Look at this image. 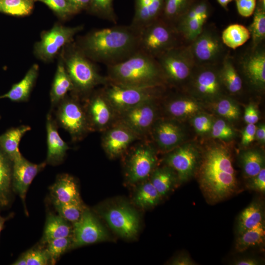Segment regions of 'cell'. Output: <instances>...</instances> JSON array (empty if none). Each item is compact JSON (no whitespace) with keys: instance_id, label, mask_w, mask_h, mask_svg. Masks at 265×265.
<instances>
[{"instance_id":"cell-54","label":"cell","mask_w":265,"mask_h":265,"mask_svg":"<svg viewBox=\"0 0 265 265\" xmlns=\"http://www.w3.org/2000/svg\"><path fill=\"white\" fill-rule=\"evenodd\" d=\"M175 265H194L195 263L188 255H182L174 259L170 263Z\"/></svg>"},{"instance_id":"cell-49","label":"cell","mask_w":265,"mask_h":265,"mask_svg":"<svg viewBox=\"0 0 265 265\" xmlns=\"http://www.w3.org/2000/svg\"><path fill=\"white\" fill-rule=\"evenodd\" d=\"M192 125L197 132L204 134L211 131L212 123V119L208 116L199 114L193 118Z\"/></svg>"},{"instance_id":"cell-18","label":"cell","mask_w":265,"mask_h":265,"mask_svg":"<svg viewBox=\"0 0 265 265\" xmlns=\"http://www.w3.org/2000/svg\"><path fill=\"white\" fill-rule=\"evenodd\" d=\"M153 100L132 107L124 112V125L135 133H142L152 125L156 117Z\"/></svg>"},{"instance_id":"cell-32","label":"cell","mask_w":265,"mask_h":265,"mask_svg":"<svg viewBox=\"0 0 265 265\" xmlns=\"http://www.w3.org/2000/svg\"><path fill=\"white\" fill-rule=\"evenodd\" d=\"M107 101L104 95H97L90 101L88 110L93 124L98 127H103L109 122L111 111Z\"/></svg>"},{"instance_id":"cell-43","label":"cell","mask_w":265,"mask_h":265,"mask_svg":"<svg viewBox=\"0 0 265 265\" xmlns=\"http://www.w3.org/2000/svg\"><path fill=\"white\" fill-rule=\"evenodd\" d=\"M33 8L31 0H0V12L14 16L29 14Z\"/></svg>"},{"instance_id":"cell-11","label":"cell","mask_w":265,"mask_h":265,"mask_svg":"<svg viewBox=\"0 0 265 265\" xmlns=\"http://www.w3.org/2000/svg\"><path fill=\"white\" fill-rule=\"evenodd\" d=\"M201 156L192 144L181 146L168 155L166 162L176 173L178 182L183 183L188 181L196 173Z\"/></svg>"},{"instance_id":"cell-8","label":"cell","mask_w":265,"mask_h":265,"mask_svg":"<svg viewBox=\"0 0 265 265\" xmlns=\"http://www.w3.org/2000/svg\"><path fill=\"white\" fill-rule=\"evenodd\" d=\"M104 96L114 108L125 111L140 104L153 100L160 87H143L126 86L111 82Z\"/></svg>"},{"instance_id":"cell-22","label":"cell","mask_w":265,"mask_h":265,"mask_svg":"<svg viewBox=\"0 0 265 265\" xmlns=\"http://www.w3.org/2000/svg\"><path fill=\"white\" fill-rule=\"evenodd\" d=\"M50 190L53 202L64 203L81 200L76 181L68 174L59 176Z\"/></svg>"},{"instance_id":"cell-7","label":"cell","mask_w":265,"mask_h":265,"mask_svg":"<svg viewBox=\"0 0 265 265\" xmlns=\"http://www.w3.org/2000/svg\"><path fill=\"white\" fill-rule=\"evenodd\" d=\"M66 67L74 89L86 92L107 81L99 74L94 64L81 50L71 53L66 60Z\"/></svg>"},{"instance_id":"cell-24","label":"cell","mask_w":265,"mask_h":265,"mask_svg":"<svg viewBox=\"0 0 265 265\" xmlns=\"http://www.w3.org/2000/svg\"><path fill=\"white\" fill-rule=\"evenodd\" d=\"M234 61L229 53L218 66L219 77L222 85L231 94L239 93L243 86L242 80Z\"/></svg>"},{"instance_id":"cell-1","label":"cell","mask_w":265,"mask_h":265,"mask_svg":"<svg viewBox=\"0 0 265 265\" xmlns=\"http://www.w3.org/2000/svg\"><path fill=\"white\" fill-rule=\"evenodd\" d=\"M197 170L200 188L209 203L223 201L238 189L231 154L222 145L207 148L201 156Z\"/></svg>"},{"instance_id":"cell-58","label":"cell","mask_w":265,"mask_h":265,"mask_svg":"<svg viewBox=\"0 0 265 265\" xmlns=\"http://www.w3.org/2000/svg\"><path fill=\"white\" fill-rule=\"evenodd\" d=\"M218 4L225 10H228L229 4L235 0H216Z\"/></svg>"},{"instance_id":"cell-55","label":"cell","mask_w":265,"mask_h":265,"mask_svg":"<svg viewBox=\"0 0 265 265\" xmlns=\"http://www.w3.org/2000/svg\"><path fill=\"white\" fill-rule=\"evenodd\" d=\"M71 5L78 11L89 5L91 0H68Z\"/></svg>"},{"instance_id":"cell-59","label":"cell","mask_w":265,"mask_h":265,"mask_svg":"<svg viewBox=\"0 0 265 265\" xmlns=\"http://www.w3.org/2000/svg\"><path fill=\"white\" fill-rule=\"evenodd\" d=\"M12 216V215L10 214L6 217H3L0 215V233L3 228L5 222L7 220L10 219V217H11Z\"/></svg>"},{"instance_id":"cell-16","label":"cell","mask_w":265,"mask_h":265,"mask_svg":"<svg viewBox=\"0 0 265 265\" xmlns=\"http://www.w3.org/2000/svg\"><path fill=\"white\" fill-rule=\"evenodd\" d=\"M157 162L154 150L147 146H141L132 154L129 161L128 177L132 183L146 179L152 172Z\"/></svg>"},{"instance_id":"cell-4","label":"cell","mask_w":265,"mask_h":265,"mask_svg":"<svg viewBox=\"0 0 265 265\" xmlns=\"http://www.w3.org/2000/svg\"><path fill=\"white\" fill-rule=\"evenodd\" d=\"M184 45L175 26L162 17L139 32V50L156 59L166 52Z\"/></svg>"},{"instance_id":"cell-5","label":"cell","mask_w":265,"mask_h":265,"mask_svg":"<svg viewBox=\"0 0 265 265\" xmlns=\"http://www.w3.org/2000/svg\"><path fill=\"white\" fill-rule=\"evenodd\" d=\"M187 45L195 66H218L229 53L212 24L206 23L200 34Z\"/></svg>"},{"instance_id":"cell-50","label":"cell","mask_w":265,"mask_h":265,"mask_svg":"<svg viewBox=\"0 0 265 265\" xmlns=\"http://www.w3.org/2000/svg\"><path fill=\"white\" fill-rule=\"evenodd\" d=\"M238 13L242 17L252 16L255 10L257 0H235Z\"/></svg>"},{"instance_id":"cell-41","label":"cell","mask_w":265,"mask_h":265,"mask_svg":"<svg viewBox=\"0 0 265 265\" xmlns=\"http://www.w3.org/2000/svg\"><path fill=\"white\" fill-rule=\"evenodd\" d=\"M51 264L50 256L46 248L35 247L21 255L12 265H46Z\"/></svg>"},{"instance_id":"cell-20","label":"cell","mask_w":265,"mask_h":265,"mask_svg":"<svg viewBox=\"0 0 265 265\" xmlns=\"http://www.w3.org/2000/svg\"><path fill=\"white\" fill-rule=\"evenodd\" d=\"M57 123L50 113L46 119L47 157L46 163L56 165L62 162L69 147L60 136L57 129Z\"/></svg>"},{"instance_id":"cell-6","label":"cell","mask_w":265,"mask_h":265,"mask_svg":"<svg viewBox=\"0 0 265 265\" xmlns=\"http://www.w3.org/2000/svg\"><path fill=\"white\" fill-rule=\"evenodd\" d=\"M165 80L175 84L189 80L195 67L187 45L173 48L156 58Z\"/></svg>"},{"instance_id":"cell-57","label":"cell","mask_w":265,"mask_h":265,"mask_svg":"<svg viewBox=\"0 0 265 265\" xmlns=\"http://www.w3.org/2000/svg\"><path fill=\"white\" fill-rule=\"evenodd\" d=\"M260 262L257 259L253 258H246L238 260L234 263L236 265H258Z\"/></svg>"},{"instance_id":"cell-19","label":"cell","mask_w":265,"mask_h":265,"mask_svg":"<svg viewBox=\"0 0 265 265\" xmlns=\"http://www.w3.org/2000/svg\"><path fill=\"white\" fill-rule=\"evenodd\" d=\"M163 0H134V13L130 26L139 32L162 16Z\"/></svg>"},{"instance_id":"cell-13","label":"cell","mask_w":265,"mask_h":265,"mask_svg":"<svg viewBox=\"0 0 265 265\" xmlns=\"http://www.w3.org/2000/svg\"><path fill=\"white\" fill-rule=\"evenodd\" d=\"M218 66H195L189 80L195 94L205 98H214L221 94L223 86Z\"/></svg>"},{"instance_id":"cell-35","label":"cell","mask_w":265,"mask_h":265,"mask_svg":"<svg viewBox=\"0 0 265 265\" xmlns=\"http://www.w3.org/2000/svg\"><path fill=\"white\" fill-rule=\"evenodd\" d=\"M177 181L178 180L176 173L169 166L155 170L150 181L161 197L171 190Z\"/></svg>"},{"instance_id":"cell-40","label":"cell","mask_w":265,"mask_h":265,"mask_svg":"<svg viewBox=\"0 0 265 265\" xmlns=\"http://www.w3.org/2000/svg\"><path fill=\"white\" fill-rule=\"evenodd\" d=\"M207 22L197 18L178 22L175 25L185 45L192 42L201 32Z\"/></svg>"},{"instance_id":"cell-10","label":"cell","mask_w":265,"mask_h":265,"mask_svg":"<svg viewBox=\"0 0 265 265\" xmlns=\"http://www.w3.org/2000/svg\"><path fill=\"white\" fill-rule=\"evenodd\" d=\"M73 224L71 248L95 243L108 238L107 231L96 216L87 208L80 219Z\"/></svg>"},{"instance_id":"cell-52","label":"cell","mask_w":265,"mask_h":265,"mask_svg":"<svg viewBox=\"0 0 265 265\" xmlns=\"http://www.w3.org/2000/svg\"><path fill=\"white\" fill-rule=\"evenodd\" d=\"M256 128L255 124H247L242 132L241 143L243 146H247L254 140Z\"/></svg>"},{"instance_id":"cell-47","label":"cell","mask_w":265,"mask_h":265,"mask_svg":"<svg viewBox=\"0 0 265 265\" xmlns=\"http://www.w3.org/2000/svg\"><path fill=\"white\" fill-rule=\"evenodd\" d=\"M46 4L62 17H66L78 11L68 0H37Z\"/></svg>"},{"instance_id":"cell-51","label":"cell","mask_w":265,"mask_h":265,"mask_svg":"<svg viewBox=\"0 0 265 265\" xmlns=\"http://www.w3.org/2000/svg\"><path fill=\"white\" fill-rule=\"evenodd\" d=\"M247 184L249 189L259 192H265V169L263 167L260 172L253 178H250Z\"/></svg>"},{"instance_id":"cell-14","label":"cell","mask_w":265,"mask_h":265,"mask_svg":"<svg viewBox=\"0 0 265 265\" xmlns=\"http://www.w3.org/2000/svg\"><path fill=\"white\" fill-rule=\"evenodd\" d=\"M82 28V26H54L43 34L41 40L37 43L36 46L37 55L45 60L52 58L61 48L72 41L75 34Z\"/></svg>"},{"instance_id":"cell-2","label":"cell","mask_w":265,"mask_h":265,"mask_svg":"<svg viewBox=\"0 0 265 265\" xmlns=\"http://www.w3.org/2000/svg\"><path fill=\"white\" fill-rule=\"evenodd\" d=\"M139 50V32L130 25L93 31L83 39L81 51L88 57L108 66L125 60Z\"/></svg>"},{"instance_id":"cell-37","label":"cell","mask_w":265,"mask_h":265,"mask_svg":"<svg viewBox=\"0 0 265 265\" xmlns=\"http://www.w3.org/2000/svg\"><path fill=\"white\" fill-rule=\"evenodd\" d=\"M195 0H163V8L161 17L175 26Z\"/></svg>"},{"instance_id":"cell-26","label":"cell","mask_w":265,"mask_h":265,"mask_svg":"<svg viewBox=\"0 0 265 265\" xmlns=\"http://www.w3.org/2000/svg\"><path fill=\"white\" fill-rule=\"evenodd\" d=\"M38 70V65H33L24 78L14 84L8 92L0 96V99L8 98L18 102L27 101L37 77Z\"/></svg>"},{"instance_id":"cell-34","label":"cell","mask_w":265,"mask_h":265,"mask_svg":"<svg viewBox=\"0 0 265 265\" xmlns=\"http://www.w3.org/2000/svg\"><path fill=\"white\" fill-rule=\"evenodd\" d=\"M265 237V227L264 221L238 235L235 248L238 252H244L251 247L263 244Z\"/></svg>"},{"instance_id":"cell-36","label":"cell","mask_w":265,"mask_h":265,"mask_svg":"<svg viewBox=\"0 0 265 265\" xmlns=\"http://www.w3.org/2000/svg\"><path fill=\"white\" fill-rule=\"evenodd\" d=\"M240 157L243 173L246 178H253L264 167V157L259 151L250 150L244 151Z\"/></svg>"},{"instance_id":"cell-17","label":"cell","mask_w":265,"mask_h":265,"mask_svg":"<svg viewBox=\"0 0 265 265\" xmlns=\"http://www.w3.org/2000/svg\"><path fill=\"white\" fill-rule=\"evenodd\" d=\"M46 163V162L32 163L23 157L13 162L12 190L19 194L23 201H25L27 190L33 179L45 167Z\"/></svg>"},{"instance_id":"cell-38","label":"cell","mask_w":265,"mask_h":265,"mask_svg":"<svg viewBox=\"0 0 265 265\" xmlns=\"http://www.w3.org/2000/svg\"><path fill=\"white\" fill-rule=\"evenodd\" d=\"M200 109V106L195 100L187 97L173 100L167 107L169 114L179 118L194 115Z\"/></svg>"},{"instance_id":"cell-45","label":"cell","mask_w":265,"mask_h":265,"mask_svg":"<svg viewBox=\"0 0 265 265\" xmlns=\"http://www.w3.org/2000/svg\"><path fill=\"white\" fill-rule=\"evenodd\" d=\"M97 15L113 23H116L117 17L113 7V0H91L89 5Z\"/></svg>"},{"instance_id":"cell-46","label":"cell","mask_w":265,"mask_h":265,"mask_svg":"<svg viewBox=\"0 0 265 265\" xmlns=\"http://www.w3.org/2000/svg\"><path fill=\"white\" fill-rule=\"evenodd\" d=\"M216 111L220 115L230 120L238 118L240 111L238 106L228 98H222L216 103Z\"/></svg>"},{"instance_id":"cell-21","label":"cell","mask_w":265,"mask_h":265,"mask_svg":"<svg viewBox=\"0 0 265 265\" xmlns=\"http://www.w3.org/2000/svg\"><path fill=\"white\" fill-rule=\"evenodd\" d=\"M135 134L125 125L114 127L106 133L103 140L104 147L110 156H118L134 140Z\"/></svg>"},{"instance_id":"cell-15","label":"cell","mask_w":265,"mask_h":265,"mask_svg":"<svg viewBox=\"0 0 265 265\" xmlns=\"http://www.w3.org/2000/svg\"><path fill=\"white\" fill-rule=\"evenodd\" d=\"M264 43L251 48L240 59L242 71L253 86L263 89L265 85V48Z\"/></svg>"},{"instance_id":"cell-25","label":"cell","mask_w":265,"mask_h":265,"mask_svg":"<svg viewBox=\"0 0 265 265\" xmlns=\"http://www.w3.org/2000/svg\"><path fill=\"white\" fill-rule=\"evenodd\" d=\"M30 130V127L23 125L10 129L0 135V148L12 162L23 157L19 149V143Z\"/></svg>"},{"instance_id":"cell-33","label":"cell","mask_w":265,"mask_h":265,"mask_svg":"<svg viewBox=\"0 0 265 265\" xmlns=\"http://www.w3.org/2000/svg\"><path fill=\"white\" fill-rule=\"evenodd\" d=\"M221 37L226 47L235 50L250 38V33L248 28L244 26L233 24L229 25L222 31Z\"/></svg>"},{"instance_id":"cell-9","label":"cell","mask_w":265,"mask_h":265,"mask_svg":"<svg viewBox=\"0 0 265 265\" xmlns=\"http://www.w3.org/2000/svg\"><path fill=\"white\" fill-rule=\"evenodd\" d=\"M100 212L110 227L120 237L132 238L138 232L139 216L136 212L128 204L113 205Z\"/></svg>"},{"instance_id":"cell-29","label":"cell","mask_w":265,"mask_h":265,"mask_svg":"<svg viewBox=\"0 0 265 265\" xmlns=\"http://www.w3.org/2000/svg\"><path fill=\"white\" fill-rule=\"evenodd\" d=\"M73 89V82L63 63L60 62L57 66L50 93L52 106L57 105L68 92Z\"/></svg>"},{"instance_id":"cell-30","label":"cell","mask_w":265,"mask_h":265,"mask_svg":"<svg viewBox=\"0 0 265 265\" xmlns=\"http://www.w3.org/2000/svg\"><path fill=\"white\" fill-rule=\"evenodd\" d=\"M264 209L261 203L253 201L240 213L237 226L238 235L264 221Z\"/></svg>"},{"instance_id":"cell-42","label":"cell","mask_w":265,"mask_h":265,"mask_svg":"<svg viewBox=\"0 0 265 265\" xmlns=\"http://www.w3.org/2000/svg\"><path fill=\"white\" fill-rule=\"evenodd\" d=\"M59 215L74 223L78 221L86 208L81 200L68 203L53 202Z\"/></svg>"},{"instance_id":"cell-28","label":"cell","mask_w":265,"mask_h":265,"mask_svg":"<svg viewBox=\"0 0 265 265\" xmlns=\"http://www.w3.org/2000/svg\"><path fill=\"white\" fill-rule=\"evenodd\" d=\"M60 215L50 214L47 218L41 243L55 238L72 236L73 226Z\"/></svg>"},{"instance_id":"cell-27","label":"cell","mask_w":265,"mask_h":265,"mask_svg":"<svg viewBox=\"0 0 265 265\" xmlns=\"http://www.w3.org/2000/svg\"><path fill=\"white\" fill-rule=\"evenodd\" d=\"M12 165L0 148V208L7 207L11 200Z\"/></svg>"},{"instance_id":"cell-53","label":"cell","mask_w":265,"mask_h":265,"mask_svg":"<svg viewBox=\"0 0 265 265\" xmlns=\"http://www.w3.org/2000/svg\"><path fill=\"white\" fill-rule=\"evenodd\" d=\"M244 119L247 124H255L259 119V113L256 106L250 104L244 110Z\"/></svg>"},{"instance_id":"cell-48","label":"cell","mask_w":265,"mask_h":265,"mask_svg":"<svg viewBox=\"0 0 265 265\" xmlns=\"http://www.w3.org/2000/svg\"><path fill=\"white\" fill-rule=\"evenodd\" d=\"M211 132L213 137L222 140H229L234 135L232 128L222 119H218L212 124Z\"/></svg>"},{"instance_id":"cell-3","label":"cell","mask_w":265,"mask_h":265,"mask_svg":"<svg viewBox=\"0 0 265 265\" xmlns=\"http://www.w3.org/2000/svg\"><path fill=\"white\" fill-rule=\"evenodd\" d=\"M111 82L136 87H161L166 81L157 60L139 50L119 63L107 66Z\"/></svg>"},{"instance_id":"cell-56","label":"cell","mask_w":265,"mask_h":265,"mask_svg":"<svg viewBox=\"0 0 265 265\" xmlns=\"http://www.w3.org/2000/svg\"><path fill=\"white\" fill-rule=\"evenodd\" d=\"M255 138L261 143L265 141V126L264 124L260 125L256 128Z\"/></svg>"},{"instance_id":"cell-44","label":"cell","mask_w":265,"mask_h":265,"mask_svg":"<svg viewBox=\"0 0 265 265\" xmlns=\"http://www.w3.org/2000/svg\"><path fill=\"white\" fill-rule=\"evenodd\" d=\"M72 243V236L53 239L46 244L52 265H54L61 255L71 248Z\"/></svg>"},{"instance_id":"cell-31","label":"cell","mask_w":265,"mask_h":265,"mask_svg":"<svg viewBox=\"0 0 265 265\" xmlns=\"http://www.w3.org/2000/svg\"><path fill=\"white\" fill-rule=\"evenodd\" d=\"M252 23L248 29L251 38V48L264 43L265 39V0H257Z\"/></svg>"},{"instance_id":"cell-12","label":"cell","mask_w":265,"mask_h":265,"mask_svg":"<svg viewBox=\"0 0 265 265\" xmlns=\"http://www.w3.org/2000/svg\"><path fill=\"white\" fill-rule=\"evenodd\" d=\"M57 106L56 123L74 139L81 137L86 131L88 124L80 105L74 99L65 97Z\"/></svg>"},{"instance_id":"cell-23","label":"cell","mask_w":265,"mask_h":265,"mask_svg":"<svg viewBox=\"0 0 265 265\" xmlns=\"http://www.w3.org/2000/svg\"><path fill=\"white\" fill-rule=\"evenodd\" d=\"M154 134L159 146L166 150L176 147L183 137L180 128L169 121H162L157 124L154 128Z\"/></svg>"},{"instance_id":"cell-39","label":"cell","mask_w":265,"mask_h":265,"mask_svg":"<svg viewBox=\"0 0 265 265\" xmlns=\"http://www.w3.org/2000/svg\"><path fill=\"white\" fill-rule=\"evenodd\" d=\"M161 196L150 181L142 184L137 189L134 196L135 204L139 207L145 209L157 205Z\"/></svg>"}]
</instances>
